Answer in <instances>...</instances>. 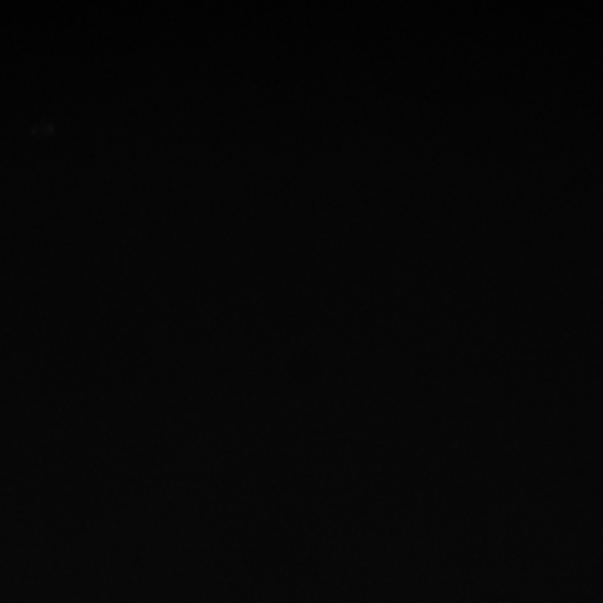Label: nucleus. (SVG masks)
Instances as JSON below:
<instances>
[]
</instances>
